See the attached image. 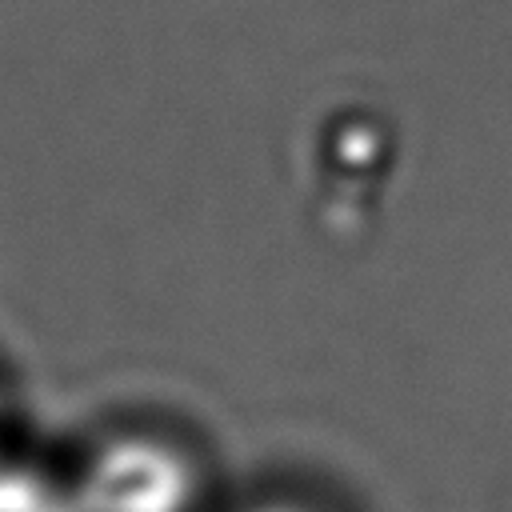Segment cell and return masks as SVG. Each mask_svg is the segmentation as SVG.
<instances>
[{
    "label": "cell",
    "mask_w": 512,
    "mask_h": 512,
    "mask_svg": "<svg viewBox=\"0 0 512 512\" xmlns=\"http://www.w3.org/2000/svg\"><path fill=\"white\" fill-rule=\"evenodd\" d=\"M72 496L80 512H188L192 464L152 436H124L88 460Z\"/></svg>",
    "instance_id": "1"
},
{
    "label": "cell",
    "mask_w": 512,
    "mask_h": 512,
    "mask_svg": "<svg viewBox=\"0 0 512 512\" xmlns=\"http://www.w3.org/2000/svg\"><path fill=\"white\" fill-rule=\"evenodd\" d=\"M0 512H80L72 488L28 472V468H0Z\"/></svg>",
    "instance_id": "2"
},
{
    "label": "cell",
    "mask_w": 512,
    "mask_h": 512,
    "mask_svg": "<svg viewBox=\"0 0 512 512\" xmlns=\"http://www.w3.org/2000/svg\"><path fill=\"white\" fill-rule=\"evenodd\" d=\"M252 512H304V508H292V504H264V508H252Z\"/></svg>",
    "instance_id": "3"
}]
</instances>
